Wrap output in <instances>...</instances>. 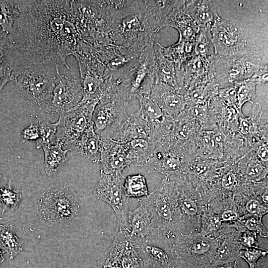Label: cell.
<instances>
[{
    "mask_svg": "<svg viewBox=\"0 0 268 268\" xmlns=\"http://www.w3.org/2000/svg\"><path fill=\"white\" fill-rule=\"evenodd\" d=\"M19 8L10 46L31 64L53 66L56 73L63 66L71 70L67 59L81 40L71 0H19Z\"/></svg>",
    "mask_w": 268,
    "mask_h": 268,
    "instance_id": "obj_1",
    "label": "cell"
},
{
    "mask_svg": "<svg viewBox=\"0 0 268 268\" xmlns=\"http://www.w3.org/2000/svg\"><path fill=\"white\" fill-rule=\"evenodd\" d=\"M154 35L146 17L145 0H138L134 10L114 19L109 31L111 44L136 55L153 44Z\"/></svg>",
    "mask_w": 268,
    "mask_h": 268,
    "instance_id": "obj_2",
    "label": "cell"
},
{
    "mask_svg": "<svg viewBox=\"0 0 268 268\" xmlns=\"http://www.w3.org/2000/svg\"><path fill=\"white\" fill-rule=\"evenodd\" d=\"M140 199L151 213L154 229L168 239L175 236L181 219L174 183L166 178L154 191Z\"/></svg>",
    "mask_w": 268,
    "mask_h": 268,
    "instance_id": "obj_3",
    "label": "cell"
},
{
    "mask_svg": "<svg viewBox=\"0 0 268 268\" xmlns=\"http://www.w3.org/2000/svg\"><path fill=\"white\" fill-rule=\"evenodd\" d=\"M73 56L77 61L83 90L81 102L99 101L108 90L110 70L93 55L90 44L83 40L78 42Z\"/></svg>",
    "mask_w": 268,
    "mask_h": 268,
    "instance_id": "obj_4",
    "label": "cell"
},
{
    "mask_svg": "<svg viewBox=\"0 0 268 268\" xmlns=\"http://www.w3.org/2000/svg\"><path fill=\"white\" fill-rule=\"evenodd\" d=\"M261 49L240 55L214 56L213 75L218 84H233L251 78L260 70L268 67V54Z\"/></svg>",
    "mask_w": 268,
    "mask_h": 268,
    "instance_id": "obj_5",
    "label": "cell"
},
{
    "mask_svg": "<svg viewBox=\"0 0 268 268\" xmlns=\"http://www.w3.org/2000/svg\"><path fill=\"white\" fill-rule=\"evenodd\" d=\"M31 64L12 72L13 81L23 95L40 110L48 113L52 99L56 74Z\"/></svg>",
    "mask_w": 268,
    "mask_h": 268,
    "instance_id": "obj_6",
    "label": "cell"
},
{
    "mask_svg": "<svg viewBox=\"0 0 268 268\" xmlns=\"http://www.w3.org/2000/svg\"><path fill=\"white\" fill-rule=\"evenodd\" d=\"M131 99L125 94L108 90L99 100L93 112L92 122L100 138H113L128 119L127 108Z\"/></svg>",
    "mask_w": 268,
    "mask_h": 268,
    "instance_id": "obj_7",
    "label": "cell"
},
{
    "mask_svg": "<svg viewBox=\"0 0 268 268\" xmlns=\"http://www.w3.org/2000/svg\"><path fill=\"white\" fill-rule=\"evenodd\" d=\"M98 101L80 102L72 110L60 113L56 143L60 144L64 149L73 151L81 139L94 130L92 115Z\"/></svg>",
    "mask_w": 268,
    "mask_h": 268,
    "instance_id": "obj_8",
    "label": "cell"
},
{
    "mask_svg": "<svg viewBox=\"0 0 268 268\" xmlns=\"http://www.w3.org/2000/svg\"><path fill=\"white\" fill-rule=\"evenodd\" d=\"M210 32L215 56L240 55L260 49L250 44L244 29L236 20H225L218 16Z\"/></svg>",
    "mask_w": 268,
    "mask_h": 268,
    "instance_id": "obj_9",
    "label": "cell"
},
{
    "mask_svg": "<svg viewBox=\"0 0 268 268\" xmlns=\"http://www.w3.org/2000/svg\"><path fill=\"white\" fill-rule=\"evenodd\" d=\"M124 179L123 174H106L100 171L99 181L94 190L96 197L107 203L115 212L117 230H130L128 220L130 198L124 190Z\"/></svg>",
    "mask_w": 268,
    "mask_h": 268,
    "instance_id": "obj_10",
    "label": "cell"
},
{
    "mask_svg": "<svg viewBox=\"0 0 268 268\" xmlns=\"http://www.w3.org/2000/svg\"><path fill=\"white\" fill-rule=\"evenodd\" d=\"M39 204L45 220L59 221L76 216L80 210L82 201L73 190L64 187L45 192L40 197Z\"/></svg>",
    "mask_w": 268,
    "mask_h": 268,
    "instance_id": "obj_11",
    "label": "cell"
},
{
    "mask_svg": "<svg viewBox=\"0 0 268 268\" xmlns=\"http://www.w3.org/2000/svg\"><path fill=\"white\" fill-rule=\"evenodd\" d=\"M131 240L136 247L144 268H176V256L169 246V239L160 232L154 229L144 238Z\"/></svg>",
    "mask_w": 268,
    "mask_h": 268,
    "instance_id": "obj_12",
    "label": "cell"
},
{
    "mask_svg": "<svg viewBox=\"0 0 268 268\" xmlns=\"http://www.w3.org/2000/svg\"><path fill=\"white\" fill-rule=\"evenodd\" d=\"M210 239L197 237L177 239L172 247L175 255L205 268H212L218 246Z\"/></svg>",
    "mask_w": 268,
    "mask_h": 268,
    "instance_id": "obj_13",
    "label": "cell"
},
{
    "mask_svg": "<svg viewBox=\"0 0 268 268\" xmlns=\"http://www.w3.org/2000/svg\"><path fill=\"white\" fill-rule=\"evenodd\" d=\"M83 90L80 80L56 73L52 99L48 113L67 112L81 101Z\"/></svg>",
    "mask_w": 268,
    "mask_h": 268,
    "instance_id": "obj_14",
    "label": "cell"
},
{
    "mask_svg": "<svg viewBox=\"0 0 268 268\" xmlns=\"http://www.w3.org/2000/svg\"><path fill=\"white\" fill-rule=\"evenodd\" d=\"M100 171L106 174H123L130 165L128 160V142L100 138Z\"/></svg>",
    "mask_w": 268,
    "mask_h": 268,
    "instance_id": "obj_15",
    "label": "cell"
},
{
    "mask_svg": "<svg viewBox=\"0 0 268 268\" xmlns=\"http://www.w3.org/2000/svg\"><path fill=\"white\" fill-rule=\"evenodd\" d=\"M150 97L156 101L164 115L173 118L184 109L186 102L182 94L174 88L162 83H154Z\"/></svg>",
    "mask_w": 268,
    "mask_h": 268,
    "instance_id": "obj_16",
    "label": "cell"
},
{
    "mask_svg": "<svg viewBox=\"0 0 268 268\" xmlns=\"http://www.w3.org/2000/svg\"><path fill=\"white\" fill-rule=\"evenodd\" d=\"M154 65L153 74L154 83L169 85L181 93L183 80L180 68L166 59L162 54L158 43L154 41Z\"/></svg>",
    "mask_w": 268,
    "mask_h": 268,
    "instance_id": "obj_17",
    "label": "cell"
},
{
    "mask_svg": "<svg viewBox=\"0 0 268 268\" xmlns=\"http://www.w3.org/2000/svg\"><path fill=\"white\" fill-rule=\"evenodd\" d=\"M139 138L152 140L149 124L136 111L129 115L128 119L112 139L119 142H128L134 139Z\"/></svg>",
    "mask_w": 268,
    "mask_h": 268,
    "instance_id": "obj_18",
    "label": "cell"
},
{
    "mask_svg": "<svg viewBox=\"0 0 268 268\" xmlns=\"http://www.w3.org/2000/svg\"><path fill=\"white\" fill-rule=\"evenodd\" d=\"M139 205L129 211L128 220L130 229V238L141 239L149 235L154 230L151 213L146 203L138 199Z\"/></svg>",
    "mask_w": 268,
    "mask_h": 268,
    "instance_id": "obj_19",
    "label": "cell"
},
{
    "mask_svg": "<svg viewBox=\"0 0 268 268\" xmlns=\"http://www.w3.org/2000/svg\"><path fill=\"white\" fill-rule=\"evenodd\" d=\"M200 29L211 28L218 14L210 0H185L184 8Z\"/></svg>",
    "mask_w": 268,
    "mask_h": 268,
    "instance_id": "obj_20",
    "label": "cell"
},
{
    "mask_svg": "<svg viewBox=\"0 0 268 268\" xmlns=\"http://www.w3.org/2000/svg\"><path fill=\"white\" fill-rule=\"evenodd\" d=\"M155 142L149 139L139 138L128 142V160L130 165L145 167L151 158Z\"/></svg>",
    "mask_w": 268,
    "mask_h": 268,
    "instance_id": "obj_21",
    "label": "cell"
},
{
    "mask_svg": "<svg viewBox=\"0 0 268 268\" xmlns=\"http://www.w3.org/2000/svg\"><path fill=\"white\" fill-rule=\"evenodd\" d=\"M194 44L195 41H188L180 38L177 43L167 48L158 43L163 56L179 68L193 56Z\"/></svg>",
    "mask_w": 268,
    "mask_h": 268,
    "instance_id": "obj_22",
    "label": "cell"
},
{
    "mask_svg": "<svg viewBox=\"0 0 268 268\" xmlns=\"http://www.w3.org/2000/svg\"><path fill=\"white\" fill-rule=\"evenodd\" d=\"M184 6L174 16L169 26L175 28L179 31V38L193 41L198 34L200 28L192 18L184 11Z\"/></svg>",
    "mask_w": 268,
    "mask_h": 268,
    "instance_id": "obj_23",
    "label": "cell"
},
{
    "mask_svg": "<svg viewBox=\"0 0 268 268\" xmlns=\"http://www.w3.org/2000/svg\"><path fill=\"white\" fill-rule=\"evenodd\" d=\"M42 149L45 154V172L48 176H52L67 162V154L68 151L64 149L62 146L58 143Z\"/></svg>",
    "mask_w": 268,
    "mask_h": 268,
    "instance_id": "obj_24",
    "label": "cell"
},
{
    "mask_svg": "<svg viewBox=\"0 0 268 268\" xmlns=\"http://www.w3.org/2000/svg\"><path fill=\"white\" fill-rule=\"evenodd\" d=\"M100 138L93 130L85 135L75 146L73 152L86 157L95 163L100 162Z\"/></svg>",
    "mask_w": 268,
    "mask_h": 268,
    "instance_id": "obj_25",
    "label": "cell"
},
{
    "mask_svg": "<svg viewBox=\"0 0 268 268\" xmlns=\"http://www.w3.org/2000/svg\"><path fill=\"white\" fill-rule=\"evenodd\" d=\"M19 0H0V29L9 35L19 14Z\"/></svg>",
    "mask_w": 268,
    "mask_h": 268,
    "instance_id": "obj_26",
    "label": "cell"
},
{
    "mask_svg": "<svg viewBox=\"0 0 268 268\" xmlns=\"http://www.w3.org/2000/svg\"><path fill=\"white\" fill-rule=\"evenodd\" d=\"M0 241L10 259L13 258L22 250V242L16 236L11 224H0Z\"/></svg>",
    "mask_w": 268,
    "mask_h": 268,
    "instance_id": "obj_27",
    "label": "cell"
},
{
    "mask_svg": "<svg viewBox=\"0 0 268 268\" xmlns=\"http://www.w3.org/2000/svg\"><path fill=\"white\" fill-rule=\"evenodd\" d=\"M123 186L129 198H141L147 196L149 192L144 176L137 174L128 175L124 179Z\"/></svg>",
    "mask_w": 268,
    "mask_h": 268,
    "instance_id": "obj_28",
    "label": "cell"
},
{
    "mask_svg": "<svg viewBox=\"0 0 268 268\" xmlns=\"http://www.w3.org/2000/svg\"><path fill=\"white\" fill-rule=\"evenodd\" d=\"M36 120L39 132V137L36 140V147L38 149L43 148L56 144L58 121L55 123H51L40 118Z\"/></svg>",
    "mask_w": 268,
    "mask_h": 268,
    "instance_id": "obj_29",
    "label": "cell"
},
{
    "mask_svg": "<svg viewBox=\"0 0 268 268\" xmlns=\"http://www.w3.org/2000/svg\"><path fill=\"white\" fill-rule=\"evenodd\" d=\"M203 57L214 56V47L210 28L200 30L195 40L193 55Z\"/></svg>",
    "mask_w": 268,
    "mask_h": 268,
    "instance_id": "obj_30",
    "label": "cell"
},
{
    "mask_svg": "<svg viewBox=\"0 0 268 268\" xmlns=\"http://www.w3.org/2000/svg\"><path fill=\"white\" fill-rule=\"evenodd\" d=\"M258 83L248 78L235 82L233 86L236 90V106L241 111L242 106L247 102H252L255 97V88Z\"/></svg>",
    "mask_w": 268,
    "mask_h": 268,
    "instance_id": "obj_31",
    "label": "cell"
},
{
    "mask_svg": "<svg viewBox=\"0 0 268 268\" xmlns=\"http://www.w3.org/2000/svg\"><path fill=\"white\" fill-rule=\"evenodd\" d=\"M22 199L21 193L11 188L10 181L7 186L0 189V205L2 207L3 211L17 209Z\"/></svg>",
    "mask_w": 268,
    "mask_h": 268,
    "instance_id": "obj_32",
    "label": "cell"
},
{
    "mask_svg": "<svg viewBox=\"0 0 268 268\" xmlns=\"http://www.w3.org/2000/svg\"><path fill=\"white\" fill-rule=\"evenodd\" d=\"M267 253V251L258 249L257 247H249L240 251L239 255L246 260L250 268H255L258 260Z\"/></svg>",
    "mask_w": 268,
    "mask_h": 268,
    "instance_id": "obj_33",
    "label": "cell"
},
{
    "mask_svg": "<svg viewBox=\"0 0 268 268\" xmlns=\"http://www.w3.org/2000/svg\"><path fill=\"white\" fill-rule=\"evenodd\" d=\"M219 96L229 105L236 103V90L235 87L228 86L218 90Z\"/></svg>",
    "mask_w": 268,
    "mask_h": 268,
    "instance_id": "obj_34",
    "label": "cell"
},
{
    "mask_svg": "<svg viewBox=\"0 0 268 268\" xmlns=\"http://www.w3.org/2000/svg\"><path fill=\"white\" fill-rule=\"evenodd\" d=\"M8 34L2 33L0 36V67L7 64L5 58L10 46Z\"/></svg>",
    "mask_w": 268,
    "mask_h": 268,
    "instance_id": "obj_35",
    "label": "cell"
},
{
    "mask_svg": "<svg viewBox=\"0 0 268 268\" xmlns=\"http://www.w3.org/2000/svg\"><path fill=\"white\" fill-rule=\"evenodd\" d=\"M246 226L250 230L257 231L262 236L268 237V232L262 223L261 218L252 217L247 220Z\"/></svg>",
    "mask_w": 268,
    "mask_h": 268,
    "instance_id": "obj_36",
    "label": "cell"
},
{
    "mask_svg": "<svg viewBox=\"0 0 268 268\" xmlns=\"http://www.w3.org/2000/svg\"><path fill=\"white\" fill-rule=\"evenodd\" d=\"M23 138L25 140H37L39 137V132L37 120L32 122L22 131Z\"/></svg>",
    "mask_w": 268,
    "mask_h": 268,
    "instance_id": "obj_37",
    "label": "cell"
},
{
    "mask_svg": "<svg viewBox=\"0 0 268 268\" xmlns=\"http://www.w3.org/2000/svg\"><path fill=\"white\" fill-rule=\"evenodd\" d=\"M12 73V69L7 64L0 67V92L9 81Z\"/></svg>",
    "mask_w": 268,
    "mask_h": 268,
    "instance_id": "obj_38",
    "label": "cell"
},
{
    "mask_svg": "<svg viewBox=\"0 0 268 268\" xmlns=\"http://www.w3.org/2000/svg\"><path fill=\"white\" fill-rule=\"evenodd\" d=\"M263 171V167L259 163L249 164L246 169V174L251 177H257Z\"/></svg>",
    "mask_w": 268,
    "mask_h": 268,
    "instance_id": "obj_39",
    "label": "cell"
},
{
    "mask_svg": "<svg viewBox=\"0 0 268 268\" xmlns=\"http://www.w3.org/2000/svg\"><path fill=\"white\" fill-rule=\"evenodd\" d=\"M236 182V177L232 173H228L225 174L222 179L221 184L223 188L225 189L232 188Z\"/></svg>",
    "mask_w": 268,
    "mask_h": 268,
    "instance_id": "obj_40",
    "label": "cell"
},
{
    "mask_svg": "<svg viewBox=\"0 0 268 268\" xmlns=\"http://www.w3.org/2000/svg\"><path fill=\"white\" fill-rule=\"evenodd\" d=\"M246 209L251 213H258L261 211L262 206L258 201L251 200L247 202Z\"/></svg>",
    "mask_w": 268,
    "mask_h": 268,
    "instance_id": "obj_41",
    "label": "cell"
},
{
    "mask_svg": "<svg viewBox=\"0 0 268 268\" xmlns=\"http://www.w3.org/2000/svg\"><path fill=\"white\" fill-rule=\"evenodd\" d=\"M243 243L249 246V247H257L258 243L255 240V238L249 235L248 233H245L243 238Z\"/></svg>",
    "mask_w": 268,
    "mask_h": 268,
    "instance_id": "obj_42",
    "label": "cell"
},
{
    "mask_svg": "<svg viewBox=\"0 0 268 268\" xmlns=\"http://www.w3.org/2000/svg\"><path fill=\"white\" fill-rule=\"evenodd\" d=\"M257 154L262 161H268V148L267 145H263L260 146L257 151Z\"/></svg>",
    "mask_w": 268,
    "mask_h": 268,
    "instance_id": "obj_43",
    "label": "cell"
},
{
    "mask_svg": "<svg viewBox=\"0 0 268 268\" xmlns=\"http://www.w3.org/2000/svg\"><path fill=\"white\" fill-rule=\"evenodd\" d=\"M221 217L223 221H232L237 218V215L232 210H227L223 212Z\"/></svg>",
    "mask_w": 268,
    "mask_h": 268,
    "instance_id": "obj_44",
    "label": "cell"
},
{
    "mask_svg": "<svg viewBox=\"0 0 268 268\" xmlns=\"http://www.w3.org/2000/svg\"><path fill=\"white\" fill-rule=\"evenodd\" d=\"M250 126V123L247 120L245 119H242L240 124V128L241 133L244 134H248Z\"/></svg>",
    "mask_w": 268,
    "mask_h": 268,
    "instance_id": "obj_45",
    "label": "cell"
},
{
    "mask_svg": "<svg viewBox=\"0 0 268 268\" xmlns=\"http://www.w3.org/2000/svg\"><path fill=\"white\" fill-rule=\"evenodd\" d=\"M207 167L203 164L199 165L196 168V173L198 175H201L206 172Z\"/></svg>",
    "mask_w": 268,
    "mask_h": 268,
    "instance_id": "obj_46",
    "label": "cell"
},
{
    "mask_svg": "<svg viewBox=\"0 0 268 268\" xmlns=\"http://www.w3.org/2000/svg\"><path fill=\"white\" fill-rule=\"evenodd\" d=\"M221 265H222L220 266L219 265H218V266L215 268H236V264L235 263H226Z\"/></svg>",
    "mask_w": 268,
    "mask_h": 268,
    "instance_id": "obj_47",
    "label": "cell"
},
{
    "mask_svg": "<svg viewBox=\"0 0 268 268\" xmlns=\"http://www.w3.org/2000/svg\"><path fill=\"white\" fill-rule=\"evenodd\" d=\"M214 137L215 140L218 142H221L222 140H223V135H221V134H219L215 135Z\"/></svg>",
    "mask_w": 268,
    "mask_h": 268,
    "instance_id": "obj_48",
    "label": "cell"
},
{
    "mask_svg": "<svg viewBox=\"0 0 268 268\" xmlns=\"http://www.w3.org/2000/svg\"><path fill=\"white\" fill-rule=\"evenodd\" d=\"M262 200L263 201L268 204V192H265L262 196Z\"/></svg>",
    "mask_w": 268,
    "mask_h": 268,
    "instance_id": "obj_49",
    "label": "cell"
},
{
    "mask_svg": "<svg viewBox=\"0 0 268 268\" xmlns=\"http://www.w3.org/2000/svg\"><path fill=\"white\" fill-rule=\"evenodd\" d=\"M3 251L0 249V264L4 260L3 257Z\"/></svg>",
    "mask_w": 268,
    "mask_h": 268,
    "instance_id": "obj_50",
    "label": "cell"
},
{
    "mask_svg": "<svg viewBox=\"0 0 268 268\" xmlns=\"http://www.w3.org/2000/svg\"><path fill=\"white\" fill-rule=\"evenodd\" d=\"M2 33H3V32H2L1 31V30H0V36L1 35V34H2Z\"/></svg>",
    "mask_w": 268,
    "mask_h": 268,
    "instance_id": "obj_51",
    "label": "cell"
}]
</instances>
